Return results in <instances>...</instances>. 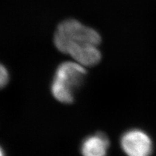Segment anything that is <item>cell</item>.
I'll use <instances>...</instances> for the list:
<instances>
[{
    "instance_id": "1",
    "label": "cell",
    "mask_w": 156,
    "mask_h": 156,
    "mask_svg": "<svg viewBox=\"0 0 156 156\" xmlns=\"http://www.w3.org/2000/svg\"><path fill=\"white\" fill-rule=\"evenodd\" d=\"M54 41L58 51L68 54L69 51L80 46L89 44L99 46L101 38L94 29L76 20L69 19L58 25Z\"/></svg>"
},
{
    "instance_id": "2",
    "label": "cell",
    "mask_w": 156,
    "mask_h": 156,
    "mask_svg": "<svg viewBox=\"0 0 156 156\" xmlns=\"http://www.w3.org/2000/svg\"><path fill=\"white\" fill-rule=\"evenodd\" d=\"M86 75L85 67L75 62H66L58 66L51 85V92L56 100L70 103L74 93L81 86Z\"/></svg>"
},
{
    "instance_id": "3",
    "label": "cell",
    "mask_w": 156,
    "mask_h": 156,
    "mask_svg": "<svg viewBox=\"0 0 156 156\" xmlns=\"http://www.w3.org/2000/svg\"><path fill=\"white\" fill-rule=\"evenodd\" d=\"M121 145L128 156H150L152 142L147 134L139 129H132L122 136Z\"/></svg>"
},
{
    "instance_id": "4",
    "label": "cell",
    "mask_w": 156,
    "mask_h": 156,
    "mask_svg": "<svg viewBox=\"0 0 156 156\" xmlns=\"http://www.w3.org/2000/svg\"><path fill=\"white\" fill-rule=\"evenodd\" d=\"M75 62L83 67H92L98 64L101 58V54L98 46L93 44L85 45L72 49L68 53Z\"/></svg>"
},
{
    "instance_id": "5",
    "label": "cell",
    "mask_w": 156,
    "mask_h": 156,
    "mask_svg": "<svg viewBox=\"0 0 156 156\" xmlns=\"http://www.w3.org/2000/svg\"><path fill=\"white\" fill-rule=\"evenodd\" d=\"M109 140L103 133L90 136L83 142L81 153L83 156H106Z\"/></svg>"
},
{
    "instance_id": "6",
    "label": "cell",
    "mask_w": 156,
    "mask_h": 156,
    "mask_svg": "<svg viewBox=\"0 0 156 156\" xmlns=\"http://www.w3.org/2000/svg\"><path fill=\"white\" fill-rule=\"evenodd\" d=\"M9 81V73L7 69L0 64V88L5 87Z\"/></svg>"
},
{
    "instance_id": "7",
    "label": "cell",
    "mask_w": 156,
    "mask_h": 156,
    "mask_svg": "<svg viewBox=\"0 0 156 156\" xmlns=\"http://www.w3.org/2000/svg\"><path fill=\"white\" fill-rule=\"evenodd\" d=\"M0 156H5V152H4L2 148L1 147V146H0Z\"/></svg>"
}]
</instances>
